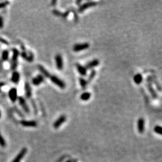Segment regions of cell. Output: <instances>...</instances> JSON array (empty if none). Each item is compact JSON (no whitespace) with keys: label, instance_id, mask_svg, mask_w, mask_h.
<instances>
[{"label":"cell","instance_id":"cell-1","mask_svg":"<svg viewBox=\"0 0 162 162\" xmlns=\"http://www.w3.org/2000/svg\"><path fill=\"white\" fill-rule=\"evenodd\" d=\"M97 2H95V1H87V2H85V3H83V4L79 6L78 11L79 13H82V12H84L85 10H87V8L94 7V6H97Z\"/></svg>","mask_w":162,"mask_h":162},{"label":"cell","instance_id":"cell-2","mask_svg":"<svg viewBox=\"0 0 162 162\" xmlns=\"http://www.w3.org/2000/svg\"><path fill=\"white\" fill-rule=\"evenodd\" d=\"M50 79H51V81H52V82H53L54 84L57 85L58 87H60L61 89H64L66 88V83H65V82L61 80V79H60V78H58L56 76H51Z\"/></svg>","mask_w":162,"mask_h":162},{"label":"cell","instance_id":"cell-3","mask_svg":"<svg viewBox=\"0 0 162 162\" xmlns=\"http://www.w3.org/2000/svg\"><path fill=\"white\" fill-rule=\"evenodd\" d=\"M12 51H13V56L12 59V69L14 70L18 65V58L19 55V52L17 49L15 48L13 49Z\"/></svg>","mask_w":162,"mask_h":162},{"label":"cell","instance_id":"cell-4","mask_svg":"<svg viewBox=\"0 0 162 162\" xmlns=\"http://www.w3.org/2000/svg\"><path fill=\"white\" fill-rule=\"evenodd\" d=\"M89 44L88 43H83L76 44L73 47V50L74 52H80L83 50H86L89 48Z\"/></svg>","mask_w":162,"mask_h":162},{"label":"cell","instance_id":"cell-5","mask_svg":"<svg viewBox=\"0 0 162 162\" xmlns=\"http://www.w3.org/2000/svg\"><path fill=\"white\" fill-rule=\"evenodd\" d=\"M55 63H56V68L59 70H62L63 69L64 63H63V59H62V56L60 54H57L55 56Z\"/></svg>","mask_w":162,"mask_h":162},{"label":"cell","instance_id":"cell-6","mask_svg":"<svg viewBox=\"0 0 162 162\" xmlns=\"http://www.w3.org/2000/svg\"><path fill=\"white\" fill-rule=\"evenodd\" d=\"M18 101H19V105L21 106L22 108L23 109V110L27 113V114H29L30 112V110H29V108L28 107V105H27V101L25 100V99H24L23 97H19L18 98Z\"/></svg>","mask_w":162,"mask_h":162},{"label":"cell","instance_id":"cell-7","mask_svg":"<svg viewBox=\"0 0 162 162\" xmlns=\"http://www.w3.org/2000/svg\"><path fill=\"white\" fill-rule=\"evenodd\" d=\"M8 96L12 102L14 103L18 99V90L16 88H12L8 92Z\"/></svg>","mask_w":162,"mask_h":162},{"label":"cell","instance_id":"cell-8","mask_svg":"<svg viewBox=\"0 0 162 162\" xmlns=\"http://www.w3.org/2000/svg\"><path fill=\"white\" fill-rule=\"evenodd\" d=\"M66 120H67V117L64 115L60 116L54 123V127L55 128H59L66 121Z\"/></svg>","mask_w":162,"mask_h":162},{"label":"cell","instance_id":"cell-9","mask_svg":"<svg viewBox=\"0 0 162 162\" xmlns=\"http://www.w3.org/2000/svg\"><path fill=\"white\" fill-rule=\"evenodd\" d=\"M22 58L25 59V60L28 62H32L34 60V54L33 52L29 51V53L27 54L25 51H23L20 54Z\"/></svg>","mask_w":162,"mask_h":162},{"label":"cell","instance_id":"cell-10","mask_svg":"<svg viewBox=\"0 0 162 162\" xmlns=\"http://www.w3.org/2000/svg\"><path fill=\"white\" fill-rule=\"evenodd\" d=\"M44 81H45V78H44L43 76L41 74H38L37 76H36L35 78L32 79V83L34 85L38 86L43 83Z\"/></svg>","mask_w":162,"mask_h":162},{"label":"cell","instance_id":"cell-11","mask_svg":"<svg viewBox=\"0 0 162 162\" xmlns=\"http://www.w3.org/2000/svg\"><path fill=\"white\" fill-rule=\"evenodd\" d=\"M137 130L140 133H143L145 131V120L141 118L137 121Z\"/></svg>","mask_w":162,"mask_h":162},{"label":"cell","instance_id":"cell-12","mask_svg":"<svg viewBox=\"0 0 162 162\" xmlns=\"http://www.w3.org/2000/svg\"><path fill=\"white\" fill-rule=\"evenodd\" d=\"M99 64H100V62H99V60L97 59H94V60H93L92 61L87 62L85 66V68L87 69H93V68L99 66Z\"/></svg>","mask_w":162,"mask_h":162},{"label":"cell","instance_id":"cell-13","mask_svg":"<svg viewBox=\"0 0 162 162\" xmlns=\"http://www.w3.org/2000/svg\"><path fill=\"white\" fill-rule=\"evenodd\" d=\"M76 67L77 70L79 74L82 76H85L87 74V69L85 68V66H83L82 65L80 64L79 63L76 64Z\"/></svg>","mask_w":162,"mask_h":162},{"label":"cell","instance_id":"cell-14","mask_svg":"<svg viewBox=\"0 0 162 162\" xmlns=\"http://www.w3.org/2000/svg\"><path fill=\"white\" fill-rule=\"evenodd\" d=\"M20 124L24 127H34L37 126V124L35 121H26V120H22Z\"/></svg>","mask_w":162,"mask_h":162},{"label":"cell","instance_id":"cell-15","mask_svg":"<svg viewBox=\"0 0 162 162\" xmlns=\"http://www.w3.org/2000/svg\"><path fill=\"white\" fill-rule=\"evenodd\" d=\"M147 88H148V91H149V93H150L152 97H153L154 99H157L158 97L157 94L155 89H154V88H153V86H152V84L151 82H148V84H147Z\"/></svg>","mask_w":162,"mask_h":162},{"label":"cell","instance_id":"cell-16","mask_svg":"<svg viewBox=\"0 0 162 162\" xmlns=\"http://www.w3.org/2000/svg\"><path fill=\"white\" fill-rule=\"evenodd\" d=\"M27 152V148H24L22 149L20 151V153L18 154V155L16 157V158L14 159V160H13V162H20V160H22L23 157L25 156V155L26 154Z\"/></svg>","mask_w":162,"mask_h":162},{"label":"cell","instance_id":"cell-17","mask_svg":"<svg viewBox=\"0 0 162 162\" xmlns=\"http://www.w3.org/2000/svg\"><path fill=\"white\" fill-rule=\"evenodd\" d=\"M38 68H39V70H40V72L43 74V76H45V77L47 78H50L51 75L50 74L49 72L48 71L43 67V66H41V65H38Z\"/></svg>","mask_w":162,"mask_h":162},{"label":"cell","instance_id":"cell-18","mask_svg":"<svg viewBox=\"0 0 162 162\" xmlns=\"http://www.w3.org/2000/svg\"><path fill=\"white\" fill-rule=\"evenodd\" d=\"M25 96L28 99H29L32 95L31 88L28 82H26L25 85Z\"/></svg>","mask_w":162,"mask_h":162},{"label":"cell","instance_id":"cell-19","mask_svg":"<svg viewBox=\"0 0 162 162\" xmlns=\"http://www.w3.org/2000/svg\"><path fill=\"white\" fill-rule=\"evenodd\" d=\"M20 80V74L18 72H13L12 76V81L14 83L18 84Z\"/></svg>","mask_w":162,"mask_h":162},{"label":"cell","instance_id":"cell-20","mask_svg":"<svg viewBox=\"0 0 162 162\" xmlns=\"http://www.w3.org/2000/svg\"><path fill=\"white\" fill-rule=\"evenodd\" d=\"M133 80L135 83L137 85L141 84L143 81V77H142V74L140 73H137V74H135L134 78H133Z\"/></svg>","mask_w":162,"mask_h":162},{"label":"cell","instance_id":"cell-21","mask_svg":"<svg viewBox=\"0 0 162 162\" xmlns=\"http://www.w3.org/2000/svg\"><path fill=\"white\" fill-rule=\"evenodd\" d=\"M91 94L89 92H85V93H82L81 95V99L83 101H87V100H89L91 97Z\"/></svg>","mask_w":162,"mask_h":162},{"label":"cell","instance_id":"cell-22","mask_svg":"<svg viewBox=\"0 0 162 162\" xmlns=\"http://www.w3.org/2000/svg\"><path fill=\"white\" fill-rule=\"evenodd\" d=\"M79 83H80V85L82 89H83V90H85V89H87V85H88L87 81L85 80V79L83 78H79Z\"/></svg>","mask_w":162,"mask_h":162},{"label":"cell","instance_id":"cell-23","mask_svg":"<svg viewBox=\"0 0 162 162\" xmlns=\"http://www.w3.org/2000/svg\"><path fill=\"white\" fill-rule=\"evenodd\" d=\"M95 75H96V71H95V70H93L91 71V72L90 73V74H89V76H88V80H87L88 83L91 82V81L94 79V77L95 76Z\"/></svg>","mask_w":162,"mask_h":162},{"label":"cell","instance_id":"cell-24","mask_svg":"<svg viewBox=\"0 0 162 162\" xmlns=\"http://www.w3.org/2000/svg\"><path fill=\"white\" fill-rule=\"evenodd\" d=\"M8 55H9V54H8V51H6V50L4 51L2 53V60H4V61H7L8 59Z\"/></svg>","mask_w":162,"mask_h":162},{"label":"cell","instance_id":"cell-25","mask_svg":"<svg viewBox=\"0 0 162 162\" xmlns=\"http://www.w3.org/2000/svg\"><path fill=\"white\" fill-rule=\"evenodd\" d=\"M71 11H72L73 13V14H74V22H78V20H79V18H78V14H77V12L76 11V10L74 9V8H71Z\"/></svg>","mask_w":162,"mask_h":162},{"label":"cell","instance_id":"cell-26","mask_svg":"<svg viewBox=\"0 0 162 162\" xmlns=\"http://www.w3.org/2000/svg\"><path fill=\"white\" fill-rule=\"evenodd\" d=\"M0 145L2 147H5L6 145V141H5L4 139L3 138L2 135H1V133H0Z\"/></svg>","mask_w":162,"mask_h":162},{"label":"cell","instance_id":"cell-27","mask_svg":"<svg viewBox=\"0 0 162 162\" xmlns=\"http://www.w3.org/2000/svg\"><path fill=\"white\" fill-rule=\"evenodd\" d=\"M154 132L159 135H162V127L160 126H157L154 127Z\"/></svg>","mask_w":162,"mask_h":162},{"label":"cell","instance_id":"cell-28","mask_svg":"<svg viewBox=\"0 0 162 162\" xmlns=\"http://www.w3.org/2000/svg\"><path fill=\"white\" fill-rule=\"evenodd\" d=\"M31 103L33 109H34V113H35V114H37L38 113V109H37V106H36V105H35V103L34 102V101L33 100H31Z\"/></svg>","mask_w":162,"mask_h":162},{"label":"cell","instance_id":"cell-29","mask_svg":"<svg viewBox=\"0 0 162 162\" xmlns=\"http://www.w3.org/2000/svg\"><path fill=\"white\" fill-rule=\"evenodd\" d=\"M52 13H53V14L54 15L56 16H62V13H61V12H60L59 10H54L53 11H52Z\"/></svg>","mask_w":162,"mask_h":162},{"label":"cell","instance_id":"cell-30","mask_svg":"<svg viewBox=\"0 0 162 162\" xmlns=\"http://www.w3.org/2000/svg\"><path fill=\"white\" fill-rule=\"evenodd\" d=\"M10 2L8 1H3V2H0V8H4L6 7L7 5L9 4Z\"/></svg>","mask_w":162,"mask_h":162},{"label":"cell","instance_id":"cell-31","mask_svg":"<svg viewBox=\"0 0 162 162\" xmlns=\"http://www.w3.org/2000/svg\"><path fill=\"white\" fill-rule=\"evenodd\" d=\"M70 10L68 9V10H67L66 12H65L64 13H62V17H63L64 18H66L68 16V14H70Z\"/></svg>","mask_w":162,"mask_h":162},{"label":"cell","instance_id":"cell-32","mask_svg":"<svg viewBox=\"0 0 162 162\" xmlns=\"http://www.w3.org/2000/svg\"><path fill=\"white\" fill-rule=\"evenodd\" d=\"M4 27V19L1 16H0V29L3 28Z\"/></svg>","mask_w":162,"mask_h":162},{"label":"cell","instance_id":"cell-33","mask_svg":"<svg viewBox=\"0 0 162 162\" xmlns=\"http://www.w3.org/2000/svg\"><path fill=\"white\" fill-rule=\"evenodd\" d=\"M15 109H16V112L18 113V114H19V116H21V117H23V118H24V114H22V113H21V112L20 111V110H19V109H17V108H15Z\"/></svg>","mask_w":162,"mask_h":162},{"label":"cell","instance_id":"cell-34","mask_svg":"<svg viewBox=\"0 0 162 162\" xmlns=\"http://www.w3.org/2000/svg\"><path fill=\"white\" fill-rule=\"evenodd\" d=\"M0 41H1V42H2V43L5 44V45H8V44H9L8 42H7V41H6V40H4V39H2V38H1V37H0Z\"/></svg>","mask_w":162,"mask_h":162},{"label":"cell","instance_id":"cell-35","mask_svg":"<svg viewBox=\"0 0 162 162\" xmlns=\"http://www.w3.org/2000/svg\"><path fill=\"white\" fill-rule=\"evenodd\" d=\"M81 2H82V1H81V0H79V1H76V4L77 5H78V6H81Z\"/></svg>","mask_w":162,"mask_h":162},{"label":"cell","instance_id":"cell-36","mask_svg":"<svg viewBox=\"0 0 162 162\" xmlns=\"http://www.w3.org/2000/svg\"><path fill=\"white\" fill-rule=\"evenodd\" d=\"M56 4V1H52V2H51V4H52V6H55Z\"/></svg>","mask_w":162,"mask_h":162},{"label":"cell","instance_id":"cell-37","mask_svg":"<svg viewBox=\"0 0 162 162\" xmlns=\"http://www.w3.org/2000/svg\"><path fill=\"white\" fill-rule=\"evenodd\" d=\"M66 162H71L70 160H67V161Z\"/></svg>","mask_w":162,"mask_h":162},{"label":"cell","instance_id":"cell-38","mask_svg":"<svg viewBox=\"0 0 162 162\" xmlns=\"http://www.w3.org/2000/svg\"><path fill=\"white\" fill-rule=\"evenodd\" d=\"M1 111H0V118H1Z\"/></svg>","mask_w":162,"mask_h":162}]
</instances>
